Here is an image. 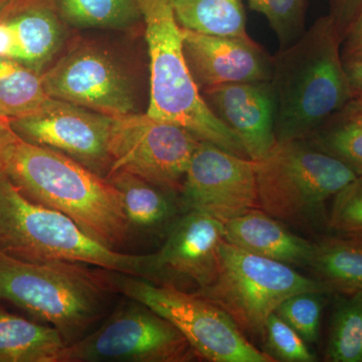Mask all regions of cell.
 Listing matches in <instances>:
<instances>
[{
  "label": "cell",
  "instance_id": "1",
  "mask_svg": "<svg viewBox=\"0 0 362 362\" xmlns=\"http://www.w3.org/2000/svg\"><path fill=\"white\" fill-rule=\"evenodd\" d=\"M0 168L26 199L66 214L107 247L117 250L129 239L117 188L70 157L18 138L2 154Z\"/></svg>",
  "mask_w": 362,
  "mask_h": 362
},
{
  "label": "cell",
  "instance_id": "2",
  "mask_svg": "<svg viewBox=\"0 0 362 362\" xmlns=\"http://www.w3.org/2000/svg\"><path fill=\"white\" fill-rule=\"evenodd\" d=\"M271 83L277 100V142L308 137L356 97L329 16L273 57Z\"/></svg>",
  "mask_w": 362,
  "mask_h": 362
},
{
  "label": "cell",
  "instance_id": "3",
  "mask_svg": "<svg viewBox=\"0 0 362 362\" xmlns=\"http://www.w3.org/2000/svg\"><path fill=\"white\" fill-rule=\"evenodd\" d=\"M0 252L32 263L68 262L151 280V254H124L56 209L26 199L0 168Z\"/></svg>",
  "mask_w": 362,
  "mask_h": 362
},
{
  "label": "cell",
  "instance_id": "4",
  "mask_svg": "<svg viewBox=\"0 0 362 362\" xmlns=\"http://www.w3.org/2000/svg\"><path fill=\"white\" fill-rule=\"evenodd\" d=\"M137 1L150 59L147 115L175 123L202 141L247 157L240 138L214 115L195 84L183 51L182 30L176 21L173 0Z\"/></svg>",
  "mask_w": 362,
  "mask_h": 362
},
{
  "label": "cell",
  "instance_id": "5",
  "mask_svg": "<svg viewBox=\"0 0 362 362\" xmlns=\"http://www.w3.org/2000/svg\"><path fill=\"white\" fill-rule=\"evenodd\" d=\"M84 264L32 263L0 252V300L20 307L77 341L103 314L111 275Z\"/></svg>",
  "mask_w": 362,
  "mask_h": 362
},
{
  "label": "cell",
  "instance_id": "6",
  "mask_svg": "<svg viewBox=\"0 0 362 362\" xmlns=\"http://www.w3.org/2000/svg\"><path fill=\"white\" fill-rule=\"evenodd\" d=\"M255 162L259 207L291 225L327 221V202L357 177L307 138L277 142L268 156Z\"/></svg>",
  "mask_w": 362,
  "mask_h": 362
},
{
  "label": "cell",
  "instance_id": "7",
  "mask_svg": "<svg viewBox=\"0 0 362 362\" xmlns=\"http://www.w3.org/2000/svg\"><path fill=\"white\" fill-rule=\"evenodd\" d=\"M332 294L317 279L301 275L287 264L252 252L223 240L216 277L195 291L221 307L244 334L263 337L267 319L279 305L298 293Z\"/></svg>",
  "mask_w": 362,
  "mask_h": 362
},
{
  "label": "cell",
  "instance_id": "8",
  "mask_svg": "<svg viewBox=\"0 0 362 362\" xmlns=\"http://www.w3.org/2000/svg\"><path fill=\"white\" fill-rule=\"evenodd\" d=\"M111 280L116 291L170 321L197 357L211 362H275L249 341L232 317L206 298L120 273Z\"/></svg>",
  "mask_w": 362,
  "mask_h": 362
},
{
  "label": "cell",
  "instance_id": "9",
  "mask_svg": "<svg viewBox=\"0 0 362 362\" xmlns=\"http://www.w3.org/2000/svg\"><path fill=\"white\" fill-rule=\"evenodd\" d=\"M192 345L170 321L130 299L89 335L68 345L65 362H187Z\"/></svg>",
  "mask_w": 362,
  "mask_h": 362
},
{
  "label": "cell",
  "instance_id": "10",
  "mask_svg": "<svg viewBox=\"0 0 362 362\" xmlns=\"http://www.w3.org/2000/svg\"><path fill=\"white\" fill-rule=\"evenodd\" d=\"M199 140L185 128L145 114L114 117L110 173L123 170L180 192Z\"/></svg>",
  "mask_w": 362,
  "mask_h": 362
},
{
  "label": "cell",
  "instance_id": "11",
  "mask_svg": "<svg viewBox=\"0 0 362 362\" xmlns=\"http://www.w3.org/2000/svg\"><path fill=\"white\" fill-rule=\"evenodd\" d=\"M113 120L114 117L49 98L39 110L9 124L23 141L58 151L107 177L112 166Z\"/></svg>",
  "mask_w": 362,
  "mask_h": 362
},
{
  "label": "cell",
  "instance_id": "12",
  "mask_svg": "<svg viewBox=\"0 0 362 362\" xmlns=\"http://www.w3.org/2000/svg\"><path fill=\"white\" fill-rule=\"evenodd\" d=\"M180 204L226 223L258 204L256 162L199 142L180 190Z\"/></svg>",
  "mask_w": 362,
  "mask_h": 362
},
{
  "label": "cell",
  "instance_id": "13",
  "mask_svg": "<svg viewBox=\"0 0 362 362\" xmlns=\"http://www.w3.org/2000/svg\"><path fill=\"white\" fill-rule=\"evenodd\" d=\"M47 96L112 117L136 113L134 90L109 52L83 45L42 74Z\"/></svg>",
  "mask_w": 362,
  "mask_h": 362
},
{
  "label": "cell",
  "instance_id": "14",
  "mask_svg": "<svg viewBox=\"0 0 362 362\" xmlns=\"http://www.w3.org/2000/svg\"><path fill=\"white\" fill-rule=\"evenodd\" d=\"M225 240V223L199 211H185L168 230L161 249L151 254V282L173 285V281L185 279L199 289L206 287L216 277Z\"/></svg>",
  "mask_w": 362,
  "mask_h": 362
},
{
  "label": "cell",
  "instance_id": "15",
  "mask_svg": "<svg viewBox=\"0 0 362 362\" xmlns=\"http://www.w3.org/2000/svg\"><path fill=\"white\" fill-rule=\"evenodd\" d=\"M181 30L185 59L199 92L233 83L272 80L273 57L251 37H216Z\"/></svg>",
  "mask_w": 362,
  "mask_h": 362
},
{
  "label": "cell",
  "instance_id": "16",
  "mask_svg": "<svg viewBox=\"0 0 362 362\" xmlns=\"http://www.w3.org/2000/svg\"><path fill=\"white\" fill-rule=\"evenodd\" d=\"M211 112L240 138L247 156L259 161L277 144V100L270 82L233 83L202 92Z\"/></svg>",
  "mask_w": 362,
  "mask_h": 362
},
{
  "label": "cell",
  "instance_id": "17",
  "mask_svg": "<svg viewBox=\"0 0 362 362\" xmlns=\"http://www.w3.org/2000/svg\"><path fill=\"white\" fill-rule=\"evenodd\" d=\"M52 0H21L0 18V57L42 75L65 40Z\"/></svg>",
  "mask_w": 362,
  "mask_h": 362
},
{
  "label": "cell",
  "instance_id": "18",
  "mask_svg": "<svg viewBox=\"0 0 362 362\" xmlns=\"http://www.w3.org/2000/svg\"><path fill=\"white\" fill-rule=\"evenodd\" d=\"M225 237L245 251L287 265L308 266L315 247V243L290 232L277 218L256 207L226 221Z\"/></svg>",
  "mask_w": 362,
  "mask_h": 362
},
{
  "label": "cell",
  "instance_id": "19",
  "mask_svg": "<svg viewBox=\"0 0 362 362\" xmlns=\"http://www.w3.org/2000/svg\"><path fill=\"white\" fill-rule=\"evenodd\" d=\"M121 195L130 230L154 235L168 230L177 220L173 192L162 189L139 176L119 170L107 176Z\"/></svg>",
  "mask_w": 362,
  "mask_h": 362
},
{
  "label": "cell",
  "instance_id": "20",
  "mask_svg": "<svg viewBox=\"0 0 362 362\" xmlns=\"http://www.w3.org/2000/svg\"><path fill=\"white\" fill-rule=\"evenodd\" d=\"M68 345L54 326L0 309V362H65Z\"/></svg>",
  "mask_w": 362,
  "mask_h": 362
},
{
  "label": "cell",
  "instance_id": "21",
  "mask_svg": "<svg viewBox=\"0 0 362 362\" xmlns=\"http://www.w3.org/2000/svg\"><path fill=\"white\" fill-rule=\"evenodd\" d=\"M308 267L332 294L362 292V240L324 238L315 243Z\"/></svg>",
  "mask_w": 362,
  "mask_h": 362
},
{
  "label": "cell",
  "instance_id": "22",
  "mask_svg": "<svg viewBox=\"0 0 362 362\" xmlns=\"http://www.w3.org/2000/svg\"><path fill=\"white\" fill-rule=\"evenodd\" d=\"M181 28L216 37H247L242 0H173Z\"/></svg>",
  "mask_w": 362,
  "mask_h": 362
},
{
  "label": "cell",
  "instance_id": "23",
  "mask_svg": "<svg viewBox=\"0 0 362 362\" xmlns=\"http://www.w3.org/2000/svg\"><path fill=\"white\" fill-rule=\"evenodd\" d=\"M362 176V101L356 96L307 137Z\"/></svg>",
  "mask_w": 362,
  "mask_h": 362
},
{
  "label": "cell",
  "instance_id": "24",
  "mask_svg": "<svg viewBox=\"0 0 362 362\" xmlns=\"http://www.w3.org/2000/svg\"><path fill=\"white\" fill-rule=\"evenodd\" d=\"M42 75L0 57V117L11 121L30 115L49 100Z\"/></svg>",
  "mask_w": 362,
  "mask_h": 362
},
{
  "label": "cell",
  "instance_id": "25",
  "mask_svg": "<svg viewBox=\"0 0 362 362\" xmlns=\"http://www.w3.org/2000/svg\"><path fill=\"white\" fill-rule=\"evenodd\" d=\"M59 18L82 28H123L142 18L137 0H52Z\"/></svg>",
  "mask_w": 362,
  "mask_h": 362
},
{
  "label": "cell",
  "instance_id": "26",
  "mask_svg": "<svg viewBox=\"0 0 362 362\" xmlns=\"http://www.w3.org/2000/svg\"><path fill=\"white\" fill-rule=\"evenodd\" d=\"M344 296L333 312L325 361L362 362V292Z\"/></svg>",
  "mask_w": 362,
  "mask_h": 362
},
{
  "label": "cell",
  "instance_id": "27",
  "mask_svg": "<svg viewBox=\"0 0 362 362\" xmlns=\"http://www.w3.org/2000/svg\"><path fill=\"white\" fill-rule=\"evenodd\" d=\"M326 295L328 293H298L279 305L275 313L289 324L307 344H313L319 338Z\"/></svg>",
  "mask_w": 362,
  "mask_h": 362
},
{
  "label": "cell",
  "instance_id": "28",
  "mask_svg": "<svg viewBox=\"0 0 362 362\" xmlns=\"http://www.w3.org/2000/svg\"><path fill=\"white\" fill-rule=\"evenodd\" d=\"M252 11L263 14L285 49L305 32L307 0H247Z\"/></svg>",
  "mask_w": 362,
  "mask_h": 362
},
{
  "label": "cell",
  "instance_id": "29",
  "mask_svg": "<svg viewBox=\"0 0 362 362\" xmlns=\"http://www.w3.org/2000/svg\"><path fill=\"white\" fill-rule=\"evenodd\" d=\"M266 354L275 361L314 362L317 357L303 338L276 313L267 319L263 337Z\"/></svg>",
  "mask_w": 362,
  "mask_h": 362
},
{
  "label": "cell",
  "instance_id": "30",
  "mask_svg": "<svg viewBox=\"0 0 362 362\" xmlns=\"http://www.w3.org/2000/svg\"><path fill=\"white\" fill-rule=\"evenodd\" d=\"M327 223L337 235L362 240V176L333 197Z\"/></svg>",
  "mask_w": 362,
  "mask_h": 362
},
{
  "label": "cell",
  "instance_id": "31",
  "mask_svg": "<svg viewBox=\"0 0 362 362\" xmlns=\"http://www.w3.org/2000/svg\"><path fill=\"white\" fill-rule=\"evenodd\" d=\"M362 7V0H330V16L340 40L344 39L350 25Z\"/></svg>",
  "mask_w": 362,
  "mask_h": 362
},
{
  "label": "cell",
  "instance_id": "32",
  "mask_svg": "<svg viewBox=\"0 0 362 362\" xmlns=\"http://www.w3.org/2000/svg\"><path fill=\"white\" fill-rule=\"evenodd\" d=\"M343 61L362 59V7L341 42Z\"/></svg>",
  "mask_w": 362,
  "mask_h": 362
},
{
  "label": "cell",
  "instance_id": "33",
  "mask_svg": "<svg viewBox=\"0 0 362 362\" xmlns=\"http://www.w3.org/2000/svg\"><path fill=\"white\" fill-rule=\"evenodd\" d=\"M352 89L357 94L362 93V59L343 61Z\"/></svg>",
  "mask_w": 362,
  "mask_h": 362
},
{
  "label": "cell",
  "instance_id": "34",
  "mask_svg": "<svg viewBox=\"0 0 362 362\" xmlns=\"http://www.w3.org/2000/svg\"><path fill=\"white\" fill-rule=\"evenodd\" d=\"M16 139H18V135L13 132L9 121L0 117V159L7 147Z\"/></svg>",
  "mask_w": 362,
  "mask_h": 362
},
{
  "label": "cell",
  "instance_id": "35",
  "mask_svg": "<svg viewBox=\"0 0 362 362\" xmlns=\"http://www.w3.org/2000/svg\"><path fill=\"white\" fill-rule=\"evenodd\" d=\"M20 1L21 0H0V18Z\"/></svg>",
  "mask_w": 362,
  "mask_h": 362
},
{
  "label": "cell",
  "instance_id": "36",
  "mask_svg": "<svg viewBox=\"0 0 362 362\" xmlns=\"http://www.w3.org/2000/svg\"><path fill=\"white\" fill-rule=\"evenodd\" d=\"M356 96L358 97L359 99H361L362 101V93H361V94H357Z\"/></svg>",
  "mask_w": 362,
  "mask_h": 362
}]
</instances>
